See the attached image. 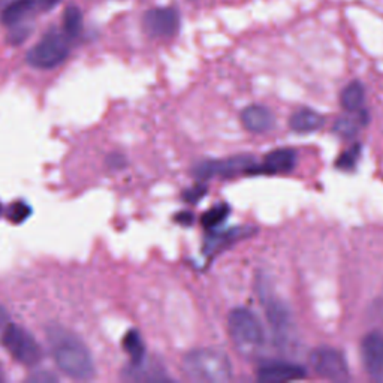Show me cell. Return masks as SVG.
<instances>
[{"label": "cell", "instance_id": "obj_10", "mask_svg": "<svg viewBox=\"0 0 383 383\" xmlns=\"http://www.w3.org/2000/svg\"><path fill=\"white\" fill-rule=\"evenodd\" d=\"M307 370L303 365L286 361H273L265 362L259 367L258 379L260 382L279 383V382H292L306 379Z\"/></svg>", "mask_w": 383, "mask_h": 383}, {"label": "cell", "instance_id": "obj_3", "mask_svg": "<svg viewBox=\"0 0 383 383\" xmlns=\"http://www.w3.org/2000/svg\"><path fill=\"white\" fill-rule=\"evenodd\" d=\"M231 338L243 352H254L264 345V328L258 316L249 308H234L227 317Z\"/></svg>", "mask_w": 383, "mask_h": 383}, {"label": "cell", "instance_id": "obj_16", "mask_svg": "<svg viewBox=\"0 0 383 383\" xmlns=\"http://www.w3.org/2000/svg\"><path fill=\"white\" fill-rule=\"evenodd\" d=\"M35 0H12L2 11V23L6 26H18L27 17V14L34 11Z\"/></svg>", "mask_w": 383, "mask_h": 383}, {"label": "cell", "instance_id": "obj_26", "mask_svg": "<svg viewBox=\"0 0 383 383\" xmlns=\"http://www.w3.org/2000/svg\"><path fill=\"white\" fill-rule=\"evenodd\" d=\"M27 36H29V29L27 27H18V29H14L11 32L10 40L12 44H21Z\"/></svg>", "mask_w": 383, "mask_h": 383}, {"label": "cell", "instance_id": "obj_12", "mask_svg": "<svg viewBox=\"0 0 383 383\" xmlns=\"http://www.w3.org/2000/svg\"><path fill=\"white\" fill-rule=\"evenodd\" d=\"M297 165V151L292 149H275L265 154L260 166H254L249 174H282L289 173Z\"/></svg>", "mask_w": 383, "mask_h": 383}, {"label": "cell", "instance_id": "obj_27", "mask_svg": "<svg viewBox=\"0 0 383 383\" xmlns=\"http://www.w3.org/2000/svg\"><path fill=\"white\" fill-rule=\"evenodd\" d=\"M175 222H178L180 225H186L189 226L193 223V214L189 213V211H182L175 216Z\"/></svg>", "mask_w": 383, "mask_h": 383}, {"label": "cell", "instance_id": "obj_20", "mask_svg": "<svg viewBox=\"0 0 383 383\" xmlns=\"http://www.w3.org/2000/svg\"><path fill=\"white\" fill-rule=\"evenodd\" d=\"M230 213H231V208L227 203H219V206H214L213 208H210L208 211L203 213L201 223L203 227H207V230H216L217 226H220L225 222Z\"/></svg>", "mask_w": 383, "mask_h": 383}, {"label": "cell", "instance_id": "obj_14", "mask_svg": "<svg viewBox=\"0 0 383 383\" xmlns=\"http://www.w3.org/2000/svg\"><path fill=\"white\" fill-rule=\"evenodd\" d=\"M325 123V117L317 111L303 108L295 111L289 119V127L293 132L308 134L319 130Z\"/></svg>", "mask_w": 383, "mask_h": 383}, {"label": "cell", "instance_id": "obj_21", "mask_svg": "<svg viewBox=\"0 0 383 383\" xmlns=\"http://www.w3.org/2000/svg\"><path fill=\"white\" fill-rule=\"evenodd\" d=\"M360 158H361V144H355L340 154V158L336 160V166L338 169L352 171L358 165Z\"/></svg>", "mask_w": 383, "mask_h": 383}, {"label": "cell", "instance_id": "obj_9", "mask_svg": "<svg viewBox=\"0 0 383 383\" xmlns=\"http://www.w3.org/2000/svg\"><path fill=\"white\" fill-rule=\"evenodd\" d=\"M361 358L369 376L383 382V332L371 331L361 341Z\"/></svg>", "mask_w": 383, "mask_h": 383}, {"label": "cell", "instance_id": "obj_4", "mask_svg": "<svg viewBox=\"0 0 383 383\" xmlns=\"http://www.w3.org/2000/svg\"><path fill=\"white\" fill-rule=\"evenodd\" d=\"M69 36L59 30H50L27 53L26 60L36 69H53L68 59L71 44Z\"/></svg>", "mask_w": 383, "mask_h": 383}, {"label": "cell", "instance_id": "obj_29", "mask_svg": "<svg viewBox=\"0 0 383 383\" xmlns=\"http://www.w3.org/2000/svg\"><path fill=\"white\" fill-rule=\"evenodd\" d=\"M0 214H2V206H0Z\"/></svg>", "mask_w": 383, "mask_h": 383}, {"label": "cell", "instance_id": "obj_17", "mask_svg": "<svg viewBox=\"0 0 383 383\" xmlns=\"http://www.w3.org/2000/svg\"><path fill=\"white\" fill-rule=\"evenodd\" d=\"M340 102L347 112H356L364 110V102H365V90L364 86L360 81H354V83L347 84L343 92L340 95Z\"/></svg>", "mask_w": 383, "mask_h": 383}, {"label": "cell", "instance_id": "obj_7", "mask_svg": "<svg viewBox=\"0 0 383 383\" xmlns=\"http://www.w3.org/2000/svg\"><path fill=\"white\" fill-rule=\"evenodd\" d=\"M310 364L319 376L330 380H346L349 367L345 355L332 347H317L310 354Z\"/></svg>", "mask_w": 383, "mask_h": 383}, {"label": "cell", "instance_id": "obj_24", "mask_svg": "<svg viewBox=\"0 0 383 383\" xmlns=\"http://www.w3.org/2000/svg\"><path fill=\"white\" fill-rule=\"evenodd\" d=\"M207 195V186L206 184H195L193 187H190V189H187L183 195V198L186 202H189V203H195V202H198L201 201L203 197Z\"/></svg>", "mask_w": 383, "mask_h": 383}, {"label": "cell", "instance_id": "obj_5", "mask_svg": "<svg viewBox=\"0 0 383 383\" xmlns=\"http://www.w3.org/2000/svg\"><path fill=\"white\" fill-rule=\"evenodd\" d=\"M0 343L5 346L15 361L23 365H36L42 358V350L36 338L15 323H11L6 328Z\"/></svg>", "mask_w": 383, "mask_h": 383}, {"label": "cell", "instance_id": "obj_23", "mask_svg": "<svg viewBox=\"0 0 383 383\" xmlns=\"http://www.w3.org/2000/svg\"><path fill=\"white\" fill-rule=\"evenodd\" d=\"M240 232L238 231H227V232H217L214 234L213 237L208 238V247H207V254L210 251H214L219 250L220 247L226 246V244L232 243L235 238H238Z\"/></svg>", "mask_w": 383, "mask_h": 383}, {"label": "cell", "instance_id": "obj_28", "mask_svg": "<svg viewBox=\"0 0 383 383\" xmlns=\"http://www.w3.org/2000/svg\"><path fill=\"white\" fill-rule=\"evenodd\" d=\"M60 3V0H39V5L42 8L44 11H50L53 8H55L57 5Z\"/></svg>", "mask_w": 383, "mask_h": 383}, {"label": "cell", "instance_id": "obj_1", "mask_svg": "<svg viewBox=\"0 0 383 383\" xmlns=\"http://www.w3.org/2000/svg\"><path fill=\"white\" fill-rule=\"evenodd\" d=\"M48 341L57 367L69 378L88 380L95 376L92 354L77 336L60 327L48 330Z\"/></svg>", "mask_w": 383, "mask_h": 383}, {"label": "cell", "instance_id": "obj_2", "mask_svg": "<svg viewBox=\"0 0 383 383\" xmlns=\"http://www.w3.org/2000/svg\"><path fill=\"white\" fill-rule=\"evenodd\" d=\"M184 370L193 380L220 383L232 379L230 358L214 349H198L184 356Z\"/></svg>", "mask_w": 383, "mask_h": 383}, {"label": "cell", "instance_id": "obj_13", "mask_svg": "<svg viewBox=\"0 0 383 383\" xmlns=\"http://www.w3.org/2000/svg\"><path fill=\"white\" fill-rule=\"evenodd\" d=\"M241 123L249 132L265 134L274 127L275 117L271 110L262 105H249L241 112Z\"/></svg>", "mask_w": 383, "mask_h": 383}, {"label": "cell", "instance_id": "obj_19", "mask_svg": "<svg viewBox=\"0 0 383 383\" xmlns=\"http://www.w3.org/2000/svg\"><path fill=\"white\" fill-rule=\"evenodd\" d=\"M63 29L71 39L77 38L81 30H83V14H81L78 6H69L66 8L63 15Z\"/></svg>", "mask_w": 383, "mask_h": 383}, {"label": "cell", "instance_id": "obj_22", "mask_svg": "<svg viewBox=\"0 0 383 383\" xmlns=\"http://www.w3.org/2000/svg\"><path fill=\"white\" fill-rule=\"evenodd\" d=\"M30 214H32V208L23 201H17V202L11 203L10 208H8V211H6V217L15 225L23 223L24 220H27L30 217Z\"/></svg>", "mask_w": 383, "mask_h": 383}, {"label": "cell", "instance_id": "obj_6", "mask_svg": "<svg viewBox=\"0 0 383 383\" xmlns=\"http://www.w3.org/2000/svg\"><path fill=\"white\" fill-rule=\"evenodd\" d=\"M255 166V160L250 156H235L220 160H206L195 166V177L199 180H208L213 177L230 178L240 173H247Z\"/></svg>", "mask_w": 383, "mask_h": 383}, {"label": "cell", "instance_id": "obj_11", "mask_svg": "<svg viewBox=\"0 0 383 383\" xmlns=\"http://www.w3.org/2000/svg\"><path fill=\"white\" fill-rule=\"evenodd\" d=\"M265 310L277 341L279 343H288L293 328L292 316L288 307L279 299H268L265 303Z\"/></svg>", "mask_w": 383, "mask_h": 383}, {"label": "cell", "instance_id": "obj_18", "mask_svg": "<svg viewBox=\"0 0 383 383\" xmlns=\"http://www.w3.org/2000/svg\"><path fill=\"white\" fill-rule=\"evenodd\" d=\"M123 347L127 352L130 361H132L134 367L143 364L145 356V346L140 332L135 330H130L123 338Z\"/></svg>", "mask_w": 383, "mask_h": 383}, {"label": "cell", "instance_id": "obj_15", "mask_svg": "<svg viewBox=\"0 0 383 383\" xmlns=\"http://www.w3.org/2000/svg\"><path fill=\"white\" fill-rule=\"evenodd\" d=\"M367 123H369V114H367L365 110H361L356 112H349L347 116L340 117L336 121V125H334V130H336L337 135L349 140V138H354L360 132V129Z\"/></svg>", "mask_w": 383, "mask_h": 383}, {"label": "cell", "instance_id": "obj_25", "mask_svg": "<svg viewBox=\"0 0 383 383\" xmlns=\"http://www.w3.org/2000/svg\"><path fill=\"white\" fill-rule=\"evenodd\" d=\"M11 323H12V322H11L10 313H8V310H6V308H5L3 306H0V340H2L6 328L10 327Z\"/></svg>", "mask_w": 383, "mask_h": 383}, {"label": "cell", "instance_id": "obj_8", "mask_svg": "<svg viewBox=\"0 0 383 383\" xmlns=\"http://www.w3.org/2000/svg\"><path fill=\"white\" fill-rule=\"evenodd\" d=\"M143 26L150 36L173 38L180 29V14L175 8H156L145 12Z\"/></svg>", "mask_w": 383, "mask_h": 383}]
</instances>
